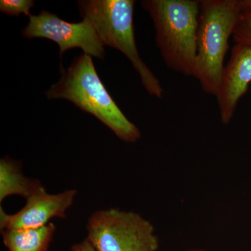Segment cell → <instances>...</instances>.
Instances as JSON below:
<instances>
[{
    "instance_id": "obj_1",
    "label": "cell",
    "mask_w": 251,
    "mask_h": 251,
    "mask_svg": "<svg viewBox=\"0 0 251 251\" xmlns=\"http://www.w3.org/2000/svg\"><path fill=\"white\" fill-rule=\"evenodd\" d=\"M60 80L46 92L48 99H64L97 117L120 139L134 143L140 132L112 99L96 71L92 57L82 54L67 69L61 67Z\"/></svg>"
},
{
    "instance_id": "obj_2",
    "label": "cell",
    "mask_w": 251,
    "mask_h": 251,
    "mask_svg": "<svg viewBox=\"0 0 251 251\" xmlns=\"http://www.w3.org/2000/svg\"><path fill=\"white\" fill-rule=\"evenodd\" d=\"M156 31V43L168 67L186 76L194 74L200 2L193 0H145Z\"/></svg>"
},
{
    "instance_id": "obj_3",
    "label": "cell",
    "mask_w": 251,
    "mask_h": 251,
    "mask_svg": "<svg viewBox=\"0 0 251 251\" xmlns=\"http://www.w3.org/2000/svg\"><path fill=\"white\" fill-rule=\"evenodd\" d=\"M200 2L197 54L193 77L206 94L219 92L229 37L242 13L244 0H202Z\"/></svg>"
},
{
    "instance_id": "obj_4",
    "label": "cell",
    "mask_w": 251,
    "mask_h": 251,
    "mask_svg": "<svg viewBox=\"0 0 251 251\" xmlns=\"http://www.w3.org/2000/svg\"><path fill=\"white\" fill-rule=\"evenodd\" d=\"M133 0H82L79 9L88 20L104 46L119 50L126 56L139 74L149 94L161 99L163 90L159 81L140 57L135 44Z\"/></svg>"
},
{
    "instance_id": "obj_5",
    "label": "cell",
    "mask_w": 251,
    "mask_h": 251,
    "mask_svg": "<svg viewBox=\"0 0 251 251\" xmlns=\"http://www.w3.org/2000/svg\"><path fill=\"white\" fill-rule=\"evenodd\" d=\"M86 239L96 251H157L152 224L133 211L118 208L94 212L87 219Z\"/></svg>"
},
{
    "instance_id": "obj_6",
    "label": "cell",
    "mask_w": 251,
    "mask_h": 251,
    "mask_svg": "<svg viewBox=\"0 0 251 251\" xmlns=\"http://www.w3.org/2000/svg\"><path fill=\"white\" fill-rule=\"evenodd\" d=\"M23 35L27 39L44 38L53 41L59 46L60 56L68 50L80 49L91 57L100 59L105 57L103 43L87 19L80 23H68L57 15L43 10L40 14L29 17Z\"/></svg>"
},
{
    "instance_id": "obj_7",
    "label": "cell",
    "mask_w": 251,
    "mask_h": 251,
    "mask_svg": "<svg viewBox=\"0 0 251 251\" xmlns=\"http://www.w3.org/2000/svg\"><path fill=\"white\" fill-rule=\"evenodd\" d=\"M77 194L75 189L50 194L44 188L27 198L25 205L16 214H6L1 206V230L39 228L49 224L53 218L64 219Z\"/></svg>"
},
{
    "instance_id": "obj_8",
    "label": "cell",
    "mask_w": 251,
    "mask_h": 251,
    "mask_svg": "<svg viewBox=\"0 0 251 251\" xmlns=\"http://www.w3.org/2000/svg\"><path fill=\"white\" fill-rule=\"evenodd\" d=\"M251 82V46L235 44L224 67L219 92L216 96L222 123L232 120L237 104Z\"/></svg>"
},
{
    "instance_id": "obj_9",
    "label": "cell",
    "mask_w": 251,
    "mask_h": 251,
    "mask_svg": "<svg viewBox=\"0 0 251 251\" xmlns=\"http://www.w3.org/2000/svg\"><path fill=\"white\" fill-rule=\"evenodd\" d=\"M40 181L25 176L19 162L9 157L0 161V202L8 196L18 195L27 199L44 188Z\"/></svg>"
},
{
    "instance_id": "obj_10",
    "label": "cell",
    "mask_w": 251,
    "mask_h": 251,
    "mask_svg": "<svg viewBox=\"0 0 251 251\" xmlns=\"http://www.w3.org/2000/svg\"><path fill=\"white\" fill-rule=\"evenodd\" d=\"M56 227L49 223L39 228L1 230L3 242L9 251H47Z\"/></svg>"
},
{
    "instance_id": "obj_11",
    "label": "cell",
    "mask_w": 251,
    "mask_h": 251,
    "mask_svg": "<svg viewBox=\"0 0 251 251\" xmlns=\"http://www.w3.org/2000/svg\"><path fill=\"white\" fill-rule=\"evenodd\" d=\"M232 36L236 44L251 46V11L241 14Z\"/></svg>"
},
{
    "instance_id": "obj_12",
    "label": "cell",
    "mask_w": 251,
    "mask_h": 251,
    "mask_svg": "<svg viewBox=\"0 0 251 251\" xmlns=\"http://www.w3.org/2000/svg\"><path fill=\"white\" fill-rule=\"evenodd\" d=\"M34 1L32 0H1L0 11L6 15L19 16L25 14L30 17V10L34 7Z\"/></svg>"
},
{
    "instance_id": "obj_13",
    "label": "cell",
    "mask_w": 251,
    "mask_h": 251,
    "mask_svg": "<svg viewBox=\"0 0 251 251\" xmlns=\"http://www.w3.org/2000/svg\"><path fill=\"white\" fill-rule=\"evenodd\" d=\"M70 251H96V250L91 243L85 239L82 242L73 245Z\"/></svg>"
},
{
    "instance_id": "obj_14",
    "label": "cell",
    "mask_w": 251,
    "mask_h": 251,
    "mask_svg": "<svg viewBox=\"0 0 251 251\" xmlns=\"http://www.w3.org/2000/svg\"><path fill=\"white\" fill-rule=\"evenodd\" d=\"M185 251H206L203 250V249H189V250H186Z\"/></svg>"
}]
</instances>
